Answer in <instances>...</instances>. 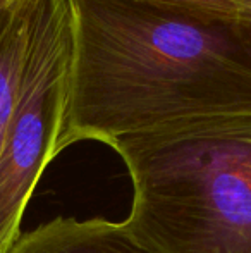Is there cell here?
<instances>
[{"instance_id": "obj_1", "label": "cell", "mask_w": 251, "mask_h": 253, "mask_svg": "<svg viewBox=\"0 0 251 253\" xmlns=\"http://www.w3.org/2000/svg\"><path fill=\"white\" fill-rule=\"evenodd\" d=\"M74 53L57 155L84 140L251 114V14L160 0H69Z\"/></svg>"}, {"instance_id": "obj_2", "label": "cell", "mask_w": 251, "mask_h": 253, "mask_svg": "<svg viewBox=\"0 0 251 253\" xmlns=\"http://www.w3.org/2000/svg\"><path fill=\"white\" fill-rule=\"evenodd\" d=\"M133 183L127 224L155 253H251V114L110 141Z\"/></svg>"}, {"instance_id": "obj_3", "label": "cell", "mask_w": 251, "mask_h": 253, "mask_svg": "<svg viewBox=\"0 0 251 253\" xmlns=\"http://www.w3.org/2000/svg\"><path fill=\"white\" fill-rule=\"evenodd\" d=\"M72 53L69 0H45L0 162V253L9 252L19 238L31 195L57 157Z\"/></svg>"}, {"instance_id": "obj_4", "label": "cell", "mask_w": 251, "mask_h": 253, "mask_svg": "<svg viewBox=\"0 0 251 253\" xmlns=\"http://www.w3.org/2000/svg\"><path fill=\"white\" fill-rule=\"evenodd\" d=\"M7 253H155L124 222L57 217L19 234Z\"/></svg>"}, {"instance_id": "obj_5", "label": "cell", "mask_w": 251, "mask_h": 253, "mask_svg": "<svg viewBox=\"0 0 251 253\" xmlns=\"http://www.w3.org/2000/svg\"><path fill=\"white\" fill-rule=\"evenodd\" d=\"M43 2L12 0L0 9V162Z\"/></svg>"}, {"instance_id": "obj_6", "label": "cell", "mask_w": 251, "mask_h": 253, "mask_svg": "<svg viewBox=\"0 0 251 253\" xmlns=\"http://www.w3.org/2000/svg\"><path fill=\"white\" fill-rule=\"evenodd\" d=\"M160 2L205 7V9H214L229 14H251V3L245 2V0H160Z\"/></svg>"}, {"instance_id": "obj_7", "label": "cell", "mask_w": 251, "mask_h": 253, "mask_svg": "<svg viewBox=\"0 0 251 253\" xmlns=\"http://www.w3.org/2000/svg\"><path fill=\"white\" fill-rule=\"evenodd\" d=\"M12 2V0H0V9H2V7H5L7 3H10Z\"/></svg>"}, {"instance_id": "obj_8", "label": "cell", "mask_w": 251, "mask_h": 253, "mask_svg": "<svg viewBox=\"0 0 251 253\" xmlns=\"http://www.w3.org/2000/svg\"><path fill=\"white\" fill-rule=\"evenodd\" d=\"M245 2H248V3H251V0H245Z\"/></svg>"}]
</instances>
